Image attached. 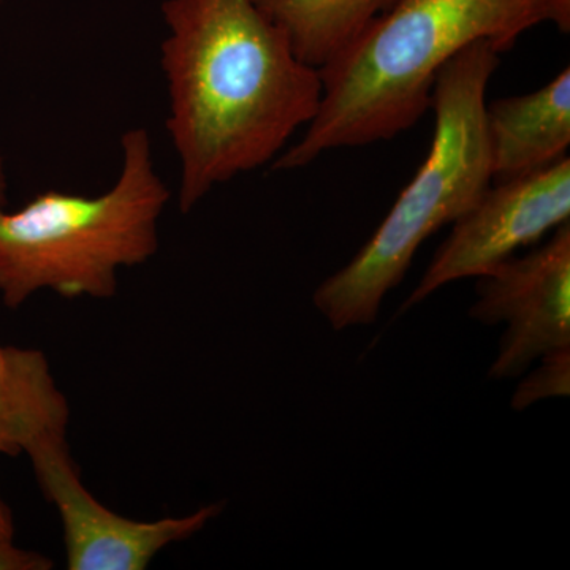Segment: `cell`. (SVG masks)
<instances>
[{
    "instance_id": "obj_1",
    "label": "cell",
    "mask_w": 570,
    "mask_h": 570,
    "mask_svg": "<svg viewBox=\"0 0 570 570\" xmlns=\"http://www.w3.org/2000/svg\"><path fill=\"white\" fill-rule=\"evenodd\" d=\"M163 17L167 132L189 213L217 184L275 163L316 118L322 78L254 0H165Z\"/></svg>"
},
{
    "instance_id": "obj_12",
    "label": "cell",
    "mask_w": 570,
    "mask_h": 570,
    "mask_svg": "<svg viewBox=\"0 0 570 570\" xmlns=\"http://www.w3.org/2000/svg\"><path fill=\"white\" fill-rule=\"evenodd\" d=\"M50 558L39 551L26 550L14 543L13 535L0 534V570H50Z\"/></svg>"
},
{
    "instance_id": "obj_7",
    "label": "cell",
    "mask_w": 570,
    "mask_h": 570,
    "mask_svg": "<svg viewBox=\"0 0 570 570\" xmlns=\"http://www.w3.org/2000/svg\"><path fill=\"white\" fill-rule=\"evenodd\" d=\"M475 292L471 317L508 324L491 379L520 376L534 360L570 348V224L560 225L547 245L479 276Z\"/></svg>"
},
{
    "instance_id": "obj_2",
    "label": "cell",
    "mask_w": 570,
    "mask_h": 570,
    "mask_svg": "<svg viewBox=\"0 0 570 570\" xmlns=\"http://www.w3.org/2000/svg\"><path fill=\"white\" fill-rule=\"evenodd\" d=\"M542 22L568 33L570 0H393L318 69L316 118L273 170H296L333 149L406 132L430 110L434 81L450 59L480 40L508 51Z\"/></svg>"
},
{
    "instance_id": "obj_3",
    "label": "cell",
    "mask_w": 570,
    "mask_h": 570,
    "mask_svg": "<svg viewBox=\"0 0 570 570\" xmlns=\"http://www.w3.org/2000/svg\"><path fill=\"white\" fill-rule=\"evenodd\" d=\"M499 55L491 41H475L439 71L425 163L373 238L314 294V305L333 328L376 322L382 299L403 281L420 245L455 223L493 184L485 107Z\"/></svg>"
},
{
    "instance_id": "obj_13",
    "label": "cell",
    "mask_w": 570,
    "mask_h": 570,
    "mask_svg": "<svg viewBox=\"0 0 570 570\" xmlns=\"http://www.w3.org/2000/svg\"><path fill=\"white\" fill-rule=\"evenodd\" d=\"M0 534L13 535L14 538L13 513H11L2 497H0Z\"/></svg>"
},
{
    "instance_id": "obj_14",
    "label": "cell",
    "mask_w": 570,
    "mask_h": 570,
    "mask_svg": "<svg viewBox=\"0 0 570 570\" xmlns=\"http://www.w3.org/2000/svg\"><path fill=\"white\" fill-rule=\"evenodd\" d=\"M6 197H7L6 165H3L2 156H0V212H3V209H6Z\"/></svg>"
},
{
    "instance_id": "obj_6",
    "label": "cell",
    "mask_w": 570,
    "mask_h": 570,
    "mask_svg": "<svg viewBox=\"0 0 570 570\" xmlns=\"http://www.w3.org/2000/svg\"><path fill=\"white\" fill-rule=\"evenodd\" d=\"M41 494L58 510L69 570H145L167 547L193 538L219 515V504L156 521L127 519L108 509L82 483L69 442L33 450Z\"/></svg>"
},
{
    "instance_id": "obj_11",
    "label": "cell",
    "mask_w": 570,
    "mask_h": 570,
    "mask_svg": "<svg viewBox=\"0 0 570 570\" xmlns=\"http://www.w3.org/2000/svg\"><path fill=\"white\" fill-rule=\"evenodd\" d=\"M570 387V348L542 356L538 371L524 379L513 395L512 406L523 411L539 400L551 396H568Z\"/></svg>"
},
{
    "instance_id": "obj_10",
    "label": "cell",
    "mask_w": 570,
    "mask_h": 570,
    "mask_svg": "<svg viewBox=\"0 0 570 570\" xmlns=\"http://www.w3.org/2000/svg\"><path fill=\"white\" fill-rule=\"evenodd\" d=\"M279 26L303 62L322 69L346 50L393 0H254Z\"/></svg>"
},
{
    "instance_id": "obj_15",
    "label": "cell",
    "mask_w": 570,
    "mask_h": 570,
    "mask_svg": "<svg viewBox=\"0 0 570 570\" xmlns=\"http://www.w3.org/2000/svg\"><path fill=\"white\" fill-rule=\"evenodd\" d=\"M2 2H3V0H0V3H2Z\"/></svg>"
},
{
    "instance_id": "obj_8",
    "label": "cell",
    "mask_w": 570,
    "mask_h": 570,
    "mask_svg": "<svg viewBox=\"0 0 570 570\" xmlns=\"http://www.w3.org/2000/svg\"><path fill=\"white\" fill-rule=\"evenodd\" d=\"M493 183L535 174L568 156L570 69L524 96L487 102Z\"/></svg>"
},
{
    "instance_id": "obj_5",
    "label": "cell",
    "mask_w": 570,
    "mask_h": 570,
    "mask_svg": "<svg viewBox=\"0 0 570 570\" xmlns=\"http://www.w3.org/2000/svg\"><path fill=\"white\" fill-rule=\"evenodd\" d=\"M569 216L568 156L535 174L491 184L453 223L452 234L439 247L401 311L425 302L444 285L485 275L520 247L569 223Z\"/></svg>"
},
{
    "instance_id": "obj_9",
    "label": "cell",
    "mask_w": 570,
    "mask_h": 570,
    "mask_svg": "<svg viewBox=\"0 0 570 570\" xmlns=\"http://www.w3.org/2000/svg\"><path fill=\"white\" fill-rule=\"evenodd\" d=\"M69 400L39 348L0 344V455L29 456L67 442Z\"/></svg>"
},
{
    "instance_id": "obj_4",
    "label": "cell",
    "mask_w": 570,
    "mask_h": 570,
    "mask_svg": "<svg viewBox=\"0 0 570 570\" xmlns=\"http://www.w3.org/2000/svg\"><path fill=\"white\" fill-rule=\"evenodd\" d=\"M121 151V174L107 193L47 190L17 212H0V298L9 309L40 291L112 298L118 273L157 253L171 194L154 165L148 130H127Z\"/></svg>"
}]
</instances>
